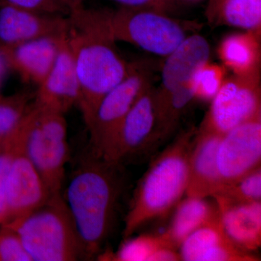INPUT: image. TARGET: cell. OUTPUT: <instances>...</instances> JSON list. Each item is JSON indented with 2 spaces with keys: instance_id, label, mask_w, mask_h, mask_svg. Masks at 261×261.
I'll return each mask as SVG.
<instances>
[{
  "instance_id": "13",
  "label": "cell",
  "mask_w": 261,
  "mask_h": 261,
  "mask_svg": "<svg viewBox=\"0 0 261 261\" xmlns=\"http://www.w3.org/2000/svg\"><path fill=\"white\" fill-rule=\"evenodd\" d=\"M38 87L35 103L40 107L65 115L78 105L80 82L66 36L53 68Z\"/></svg>"
},
{
  "instance_id": "1",
  "label": "cell",
  "mask_w": 261,
  "mask_h": 261,
  "mask_svg": "<svg viewBox=\"0 0 261 261\" xmlns=\"http://www.w3.org/2000/svg\"><path fill=\"white\" fill-rule=\"evenodd\" d=\"M68 43L80 86V108L85 124L102 98L129 73L128 63L117 49L107 18V9L83 7L68 15Z\"/></svg>"
},
{
  "instance_id": "20",
  "label": "cell",
  "mask_w": 261,
  "mask_h": 261,
  "mask_svg": "<svg viewBox=\"0 0 261 261\" xmlns=\"http://www.w3.org/2000/svg\"><path fill=\"white\" fill-rule=\"evenodd\" d=\"M176 207L171 225L165 232L178 249L195 230L220 219L217 206L211 205L206 198L187 197Z\"/></svg>"
},
{
  "instance_id": "9",
  "label": "cell",
  "mask_w": 261,
  "mask_h": 261,
  "mask_svg": "<svg viewBox=\"0 0 261 261\" xmlns=\"http://www.w3.org/2000/svg\"><path fill=\"white\" fill-rule=\"evenodd\" d=\"M161 143L152 84L125 117L105 160L123 166L147 157Z\"/></svg>"
},
{
  "instance_id": "18",
  "label": "cell",
  "mask_w": 261,
  "mask_h": 261,
  "mask_svg": "<svg viewBox=\"0 0 261 261\" xmlns=\"http://www.w3.org/2000/svg\"><path fill=\"white\" fill-rule=\"evenodd\" d=\"M221 225L228 238L252 253L261 245V201L233 203L215 196Z\"/></svg>"
},
{
  "instance_id": "11",
  "label": "cell",
  "mask_w": 261,
  "mask_h": 261,
  "mask_svg": "<svg viewBox=\"0 0 261 261\" xmlns=\"http://www.w3.org/2000/svg\"><path fill=\"white\" fill-rule=\"evenodd\" d=\"M19 130L8 144L11 145L13 154L7 181L8 219L5 224L37 210L51 197L40 174L24 150Z\"/></svg>"
},
{
  "instance_id": "3",
  "label": "cell",
  "mask_w": 261,
  "mask_h": 261,
  "mask_svg": "<svg viewBox=\"0 0 261 261\" xmlns=\"http://www.w3.org/2000/svg\"><path fill=\"white\" fill-rule=\"evenodd\" d=\"M197 129L181 132L154 159L139 184L125 219L123 237L169 214L186 194L189 160Z\"/></svg>"
},
{
  "instance_id": "28",
  "label": "cell",
  "mask_w": 261,
  "mask_h": 261,
  "mask_svg": "<svg viewBox=\"0 0 261 261\" xmlns=\"http://www.w3.org/2000/svg\"><path fill=\"white\" fill-rule=\"evenodd\" d=\"M12 154L13 149L11 145L0 147V227L6 224L8 219L7 181Z\"/></svg>"
},
{
  "instance_id": "21",
  "label": "cell",
  "mask_w": 261,
  "mask_h": 261,
  "mask_svg": "<svg viewBox=\"0 0 261 261\" xmlns=\"http://www.w3.org/2000/svg\"><path fill=\"white\" fill-rule=\"evenodd\" d=\"M211 20L220 25L261 33V0H212Z\"/></svg>"
},
{
  "instance_id": "5",
  "label": "cell",
  "mask_w": 261,
  "mask_h": 261,
  "mask_svg": "<svg viewBox=\"0 0 261 261\" xmlns=\"http://www.w3.org/2000/svg\"><path fill=\"white\" fill-rule=\"evenodd\" d=\"M64 116L34 102L19 130L24 150L50 196L61 195L68 159V128Z\"/></svg>"
},
{
  "instance_id": "30",
  "label": "cell",
  "mask_w": 261,
  "mask_h": 261,
  "mask_svg": "<svg viewBox=\"0 0 261 261\" xmlns=\"http://www.w3.org/2000/svg\"><path fill=\"white\" fill-rule=\"evenodd\" d=\"M9 70H10L9 63L5 56V51L0 47V87Z\"/></svg>"
},
{
  "instance_id": "10",
  "label": "cell",
  "mask_w": 261,
  "mask_h": 261,
  "mask_svg": "<svg viewBox=\"0 0 261 261\" xmlns=\"http://www.w3.org/2000/svg\"><path fill=\"white\" fill-rule=\"evenodd\" d=\"M261 116L222 136L216 153L220 190L260 167Z\"/></svg>"
},
{
  "instance_id": "25",
  "label": "cell",
  "mask_w": 261,
  "mask_h": 261,
  "mask_svg": "<svg viewBox=\"0 0 261 261\" xmlns=\"http://www.w3.org/2000/svg\"><path fill=\"white\" fill-rule=\"evenodd\" d=\"M215 196L233 203H247L261 200V168L231 185L223 187Z\"/></svg>"
},
{
  "instance_id": "15",
  "label": "cell",
  "mask_w": 261,
  "mask_h": 261,
  "mask_svg": "<svg viewBox=\"0 0 261 261\" xmlns=\"http://www.w3.org/2000/svg\"><path fill=\"white\" fill-rule=\"evenodd\" d=\"M184 261H257L253 253L244 251L228 238L221 219L195 230L180 245Z\"/></svg>"
},
{
  "instance_id": "23",
  "label": "cell",
  "mask_w": 261,
  "mask_h": 261,
  "mask_svg": "<svg viewBox=\"0 0 261 261\" xmlns=\"http://www.w3.org/2000/svg\"><path fill=\"white\" fill-rule=\"evenodd\" d=\"M31 106L27 94L8 97L0 94V147L9 144L16 136Z\"/></svg>"
},
{
  "instance_id": "12",
  "label": "cell",
  "mask_w": 261,
  "mask_h": 261,
  "mask_svg": "<svg viewBox=\"0 0 261 261\" xmlns=\"http://www.w3.org/2000/svg\"><path fill=\"white\" fill-rule=\"evenodd\" d=\"M69 28V18L10 6H0V47L9 48L39 38L61 37Z\"/></svg>"
},
{
  "instance_id": "29",
  "label": "cell",
  "mask_w": 261,
  "mask_h": 261,
  "mask_svg": "<svg viewBox=\"0 0 261 261\" xmlns=\"http://www.w3.org/2000/svg\"><path fill=\"white\" fill-rule=\"evenodd\" d=\"M123 8H145L166 13L171 6V0H113Z\"/></svg>"
},
{
  "instance_id": "8",
  "label": "cell",
  "mask_w": 261,
  "mask_h": 261,
  "mask_svg": "<svg viewBox=\"0 0 261 261\" xmlns=\"http://www.w3.org/2000/svg\"><path fill=\"white\" fill-rule=\"evenodd\" d=\"M260 80V73L225 79L198 130L223 136L261 116Z\"/></svg>"
},
{
  "instance_id": "22",
  "label": "cell",
  "mask_w": 261,
  "mask_h": 261,
  "mask_svg": "<svg viewBox=\"0 0 261 261\" xmlns=\"http://www.w3.org/2000/svg\"><path fill=\"white\" fill-rule=\"evenodd\" d=\"M126 239L128 240L123 242L116 252L101 254L97 258L101 260L152 261L155 254L161 249L167 247L177 248L166 232Z\"/></svg>"
},
{
  "instance_id": "24",
  "label": "cell",
  "mask_w": 261,
  "mask_h": 261,
  "mask_svg": "<svg viewBox=\"0 0 261 261\" xmlns=\"http://www.w3.org/2000/svg\"><path fill=\"white\" fill-rule=\"evenodd\" d=\"M226 79L224 66L206 62L197 68L192 77L195 97L211 101L218 93Z\"/></svg>"
},
{
  "instance_id": "14",
  "label": "cell",
  "mask_w": 261,
  "mask_h": 261,
  "mask_svg": "<svg viewBox=\"0 0 261 261\" xmlns=\"http://www.w3.org/2000/svg\"><path fill=\"white\" fill-rule=\"evenodd\" d=\"M211 47L205 37L192 34L166 56L161 69V81L155 87V103L188 83L197 68L210 61Z\"/></svg>"
},
{
  "instance_id": "2",
  "label": "cell",
  "mask_w": 261,
  "mask_h": 261,
  "mask_svg": "<svg viewBox=\"0 0 261 261\" xmlns=\"http://www.w3.org/2000/svg\"><path fill=\"white\" fill-rule=\"evenodd\" d=\"M122 167L89 152L70 178L63 199L84 258L97 257L111 232L123 189Z\"/></svg>"
},
{
  "instance_id": "27",
  "label": "cell",
  "mask_w": 261,
  "mask_h": 261,
  "mask_svg": "<svg viewBox=\"0 0 261 261\" xmlns=\"http://www.w3.org/2000/svg\"><path fill=\"white\" fill-rule=\"evenodd\" d=\"M0 261H32L14 230L0 227Z\"/></svg>"
},
{
  "instance_id": "7",
  "label": "cell",
  "mask_w": 261,
  "mask_h": 261,
  "mask_svg": "<svg viewBox=\"0 0 261 261\" xmlns=\"http://www.w3.org/2000/svg\"><path fill=\"white\" fill-rule=\"evenodd\" d=\"M153 70L147 62H134L126 78L101 99L87 123L89 152L105 159L118 128L130 108L142 94L153 84Z\"/></svg>"
},
{
  "instance_id": "16",
  "label": "cell",
  "mask_w": 261,
  "mask_h": 261,
  "mask_svg": "<svg viewBox=\"0 0 261 261\" xmlns=\"http://www.w3.org/2000/svg\"><path fill=\"white\" fill-rule=\"evenodd\" d=\"M221 137L197 130L189 160L187 197L207 198L219 192L221 184L216 153Z\"/></svg>"
},
{
  "instance_id": "31",
  "label": "cell",
  "mask_w": 261,
  "mask_h": 261,
  "mask_svg": "<svg viewBox=\"0 0 261 261\" xmlns=\"http://www.w3.org/2000/svg\"><path fill=\"white\" fill-rule=\"evenodd\" d=\"M65 1L69 7L70 11L73 12L83 8L85 0H65Z\"/></svg>"
},
{
  "instance_id": "26",
  "label": "cell",
  "mask_w": 261,
  "mask_h": 261,
  "mask_svg": "<svg viewBox=\"0 0 261 261\" xmlns=\"http://www.w3.org/2000/svg\"><path fill=\"white\" fill-rule=\"evenodd\" d=\"M0 6L65 16H68L71 13L65 0H0Z\"/></svg>"
},
{
  "instance_id": "17",
  "label": "cell",
  "mask_w": 261,
  "mask_h": 261,
  "mask_svg": "<svg viewBox=\"0 0 261 261\" xmlns=\"http://www.w3.org/2000/svg\"><path fill=\"white\" fill-rule=\"evenodd\" d=\"M65 36L39 38L2 49L10 69L24 82L39 86L53 68Z\"/></svg>"
},
{
  "instance_id": "4",
  "label": "cell",
  "mask_w": 261,
  "mask_h": 261,
  "mask_svg": "<svg viewBox=\"0 0 261 261\" xmlns=\"http://www.w3.org/2000/svg\"><path fill=\"white\" fill-rule=\"evenodd\" d=\"M14 230L32 261L84 258L74 223L61 195L27 216L4 225Z\"/></svg>"
},
{
  "instance_id": "19",
  "label": "cell",
  "mask_w": 261,
  "mask_h": 261,
  "mask_svg": "<svg viewBox=\"0 0 261 261\" xmlns=\"http://www.w3.org/2000/svg\"><path fill=\"white\" fill-rule=\"evenodd\" d=\"M218 54L225 68L233 75L260 73V34L246 32L229 34L222 39Z\"/></svg>"
},
{
  "instance_id": "6",
  "label": "cell",
  "mask_w": 261,
  "mask_h": 261,
  "mask_svg": "<svg viewBox=\"0 0 261 261\" xmlns=\"http://www.w3.org/2000/svg\"><path fill=\"white\" fill-rule=\"evenodd\" d=\"M110 31L116 42H124L157 56L166 57L197 27L145 8L107 9Z\"/></svg>"
}]
</instances>
